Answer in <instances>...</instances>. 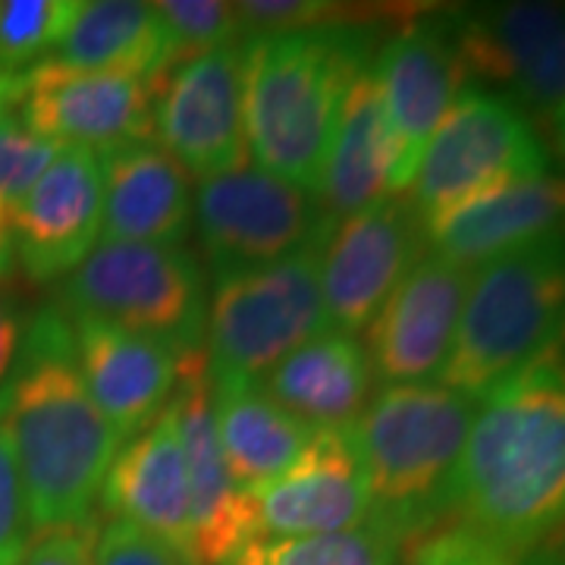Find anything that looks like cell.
<instances>
[{"label":"cell","mask_w":565,"mask_h":565,"mask_svg":"<svg viewBox=\"0 0 565 565\" xmlns=\"http://www.w3.org/2000/svg\"><path fill=\"white\" fill-rule=\"evenodd\" d=\"M76 362L88 396L122 440L161 412L177 386V355L148 337L102 321H73Z\"/></svg>","instance_id":"obj_20"},{"label":"cell","mask_w":565,"mask_h":565,"mask_svg":"<svg viewBox=\"0 0 565 565\" xmlns=\"http://www.w3.org/2000/svg\"><path fill=\"white\" fill-rule=\"evenodd\" d=\"M47 61L82 73H117L154 85L170 63V44L154 3L85 0Z\"/></svg>","instance_id":"obj_26"},{"label":"cell","mask_w":565,"mask_h":565,"mask_svg":"<svg viewBox=\"0 0 565 565\" xmlns=\"http://www.w3.org/2000/svg\"><path fill=\"white\" fill-rule=\"evenodd\" d=\"M192 217L214 280L286 262L327 243L337 223L327 217L315 192L277 180L262 167L202 180Z\"/></svg>","instance_id":"obj_9"},{"label":"cell","mask_w":565,"mask_h":565,"mask_svg":"<svg viewBox=\"0 0 565 565\" xmlns=\"http://www.w3.org/2000/svg\"><path fill=\"white\" fill-rule=\"evenodd\" d=\"M565 343V230L471 270L440 384L484 399Z\"/></svg>","instance_id":"obj_5"},{"label":"cell","mask_w":565,"mask_h":565,"mask_svg":"<svg viewBox=\"0 0 565 565\" xmlns=\"http://www.w3.org/2000/svg\"><path fill=\"white\" fill-rule=\"evenodd\" d=\"M22 98V73L20 76H7L0 73V120L10 117V110L20 104Z\"/></svg>","instance_id":"obj_37"},{"label":"cell","mask_w":565,"mask_h":565,"mask_svg":"<svg viewBox=\"0 0 565 565\" xmlns=\"http://www.w3.org/2000/svg\"><path fill=\"white\" fill-rule=\"evenodd\" d=\"M98 503L195 563L192 490L170 405L114 456Z\"/></svg>","instance_id":"obj_19"},{"label":"cell","mask_w":565,"mask_h":565,"mask_svg":"<svg viewBox=\"0 0 565 565\" xmlns=\"http://www.w3.org/2000/svg\"><path fill=\"white\" fill-rule=\"evenodd\" d=\"M446 13L468 82L490 85L531 120L565 102V3L509 0Z\"/></svg>","instance_id":"obj_10"},{"label":"cell","mask_w":565,"mask_h":565,"mask_svg":"<svg viewBox=\"0 0 565 565\" xmlns=\"http://www.w3.org/2000/svg\"><path fill=\"white\" fill-rule=\"evenodd\" d=\"M471 270L424 252L367 323V362L386 386L440 381L456 343Z\"/></svg>","instance_id":"obj_15"},{"label":"cell","mask_w":565,"mask_h":565,"mask_svg":"<svg viewBox=\"0 0 565 565\" xmlns=\"http://www.w3.org/2000/svg\"><path fill=\"white\" fill-rule=\"evenodd\" d=\"M396 136L374 70L367 66L345 92L315 195L330 221H343L396 195Z\"/></svg>","instance_id":"obj_23"},{"label":"cell","mask_w":565,"mask_h":565,"mask_svg":"<svg viewBox=\"0 0 565 565\" xmlns=\"http://www.w3.org/2000/svg\"><path fill=\"white\" fill-rule=\"evenodd\" d=\"M321 245L286 262L214 280L204 352L211 377H267L299 345L330 330L321 296Z\"/></svg>","instance_id":"obj_8"},{"label":"cell","mask_w":565,"mask_h":565,"mask_svg":"<svg viewBox=\"0 0 565 565\" xmlns=\"http://www.w3.org/2000/svg\"><path fill=\"white\" fill-rule=\"evenodd\" d=\"M258 537L340 534L367 522V481L352 424L315 430L305 452L282 471L245 493Z\"/></svg>","instance_id":"obj_16"},{"label":"cell","mask_w":565,"mask_h":565,"mask_svg":"<svg viewBox=\"0 0 565 565\" xmlns=\"http://www.w3.org/2000/svg\"><path fill=\"white\" fill-rule=\"evenodd\" d=\"M427 252L424 223L405 195H390L333 223L321 248V296L327 321L359 333Z\"/></svg>","instance_id":"obj_13"},{"label":"cell","mask_w":565,"mask_h":565,"mask_svg":"<svg viewBox=\"0 0 565 565\" xmlns=\"http://www.w3.org/2000/svg\"><path fill=\"white\" fill-rule=\"evenodd\" d=\"M20 120L63 148H114L154 136V85L117 73H82L54 61L22 73Z\"/></svg>","instance_id":"obj_14"},{"label":"cell","mask_w":565,"mask_h":565,"mask_svg":"<svg viewBox=\"0 0 565 565\" xmlns=\"http://www.w3.org/2000/svg\"><path fill=\"white\" fill-rule=\"evenodd\" d=\"M32 515L25 505L17 465L0 440V565H17L32 544Z\"/></svg>","instance_id":"obj_33"},{"label":"cell","mask_w":565,"mask_h":565,"mask_svg":"<svg viewBox=\"0 0 565 565\" xmlns=\"http://www.w3.org/2000/svg\"><path fill=\"white\" fill-rule=\"evenodd\" d=\"M177 418L195 522V565H223L239 546L255 541L248 497L236 487L223 459L214 384L207 352L195 349L177 359V386L170 396Z\"/></svg>","instance_id":"obj_17"},{"label":"cell","mask_w":565,"mask_h":565,"mask_svg":"<svg viewBox=\"0 0 565 565\" xmlns=\"http://www.w3.org/2000/svg\"><path fill=\"white\" fill-rule=\"evenodd\" d=\"M377 35L362 22H333L248 39L245 145L264 173L318 192L345 92L371 66Z\"/></svg>","instance_id":"obj_3"},{"label":"cell","mask_w":565,"mask_h":565,"mask_svg":"<svg viewBox=\"0 0 565 565\" xmlns=\"http://www.w3.org/2000/svg\"><path fill=\"white\" fill-rule=\"evenodd\" d=\"M158 17L170 44V63L199 57L211 47H221L226 41L243 39L236 3L223 0H161L154 3Z\"/></svg>","instance_id":"obj_30"},{"label":"cell","mask_w":565,"mask_h":565,"mask_svg":"<svg viewBox=\"0 0 565 565\" xmlns=\"http://www.w3.org/2000/svg\"><path fill=\"white\" fill-rule=\"evenodd\" d=\"M70 321H102L167 345L177 359L204 349L207 292L185 245L98 243L63 282Z\"/></svg>","instance_id":"obj_6"},{"label":"cell","mask_w":565,"mask_h":565,"mask_svg":"<svg viewBox=\"0 0 565 565\" xmlns=\"http://www.w3.org/2000/svg\"><path fill=\"white\" fill-rule=\"evenodd\" d=\"M104 185V243L182 245L192 223V185L154 141L98 151Z\"/></svg>","instance_id":"obj_21"},{"label":"cell","mask_w":565,"mask_h":565,"mask_svg":"<svg viewBox=\"0 0 565 565\" xmlns=\"http://www.w3.org/2000/svg\"><path fill=\"white\" fill-rule=\"evenodd\" d=\"M25 323H29V318L22 315L20 299L7 286H0V390H3V384L13 374V367H17Z\"/></svg>","instance_id":"obj_35"},{"label":"cell","mask_w":565,"mask_h":565,"mask_svg":"<svg viewBox=\"0 0 565 565\" xmlns=\"http://www.w3.org/2000/svg\"><path fill=\"white\" fill-rule=\"evenodd\" d=\"M104 185L98 151L61 148L10 217V248L32 280L73 274L102 239Z\"/></svg>","instance_id":"obj_18"},{"label":"cell","mask_w":565,"mask_h":565,"mask_svg":"<svg viewBox=\"0 0 565 565\" xmlns=\"http://www.w3.org/2000/svg\"><path fill=\"white\" fill-rule=\"evenodd\" d=\"M371 362L359 340L323 330L289 352L267 377L264 393L311 430L345 427L362 415L371 396Z\"/></svg>","instance_id":"obj_24"},{"label":"cell","mask_w":565,"mask_h":565,"mask_svg":"<svg viewBox=\"0 0 565 565\" xmlns=\"http://www.w3.org/2000/svg\"><path fill=\"white\" fill-rule=\"evenodd\" d=\"M565 230V177H537V180L505 185L493 195L462 204L452 214L424 226L427 252L465 270L500 258L519 245L544 239Z\"/></svg>","instance_id":"obj_22"},{"label":"cell","mask_w":565,"mask_h":565,"mask_svg":"<svg viewBox=\"0 0 565 565\" xmlns=\"http://www.w3.org/2000/svg\"><path fill=\"white\" fill-rule=\"evenodd\" d=\"M546 173L550 148L534 120L522 107L471 85L427 141L405 199L427 226L462 204Z\"/></svg>","instance_id":"obj_7"},{"label":"cell","mask_w":565,"mask_h":565,"mask_svg":"<svg viewBox=\"0 0 565 565\" xmlns=\"http://www.w3.org/2000/svg\"><path fill=\"white\" fill-rule=\"evenodd\" d=\"M449 503L509 546L531 553L565 505V343L481 399Z\"/></svg>","instance_id":"obj_2"},{"label":"cell","mask_w":565,"mask_h":565,"mask_svg":"<svg viewBox=\"0 0 565 565\" xmlns=\"http://www.w3.org/2000/svg\"><path fill=\"white\" fill-rule=\"evenodd\" d=\"M546 132H550V141H553V151H556V158L563 161L565 167V102L546 117Z\"/></svg>","instance_id":"obj_38"},{"label":"cell","mask_w":565,"mask_h":565,"mask_svg":"<svg viewBox=\"0 0 565 565\" xmlns=\"http://www.w3.org/2000/svg\"><path fill=\"white\" fill-rule=\"evenodd\" d=\"M481 403L444 384L386 386L352 437L367 481V522L396 546L449 515V490Z\"/></svg>","instance_id":"obj_4"},{"label":"cell","mask_w":565,"mask_h":565,"mask_svg":"<svg viewBox=\"0 0 565 565\" xmlns=\"http://www.w3.org/2000/svg\"><path fill=\"white\" fill-rule=\"evenodd\" d=\"M522 565H565V534H546Z\"/></svg>","instance_id":"obj_36"},{"label":"cell","mask_w":565,"mask_h":565,"mask_svg":"<svg viewBox=\"0 0 565 565\" xmlns=\"http://www.w3.org/2000/svg\"><path fill=\"white\" fill-rule=\"evenodd\" d=\"M79 13V0H0V73L47 61Z\"/></svg>","instance_id":"obj_28"},{"label":"cell","mask_w":565,"mask_h":565,"mask_svg":"<svg viewBox=\"0 0 565 565\" xmlns=\"http://www.w3.org/2000/svg\"><path fill=\"white\" fill-rule=\"evenodd\" d=\"M0 440L35 531L92 525L120 437L85 390L61 305H44L25 323L17 367L0 390Z\"/></svg>","instance_id":"obj_1"},{"label":"cell","mask_w":565,"mask_h":565,"mask_svg":"<svg viewBox=\"0 0 565 565\" xmlns=\"http://www.w3.org/2000/svg\"><path fill=\"white\" fill-rule=\"evenodd\" d=\"M550 534H565V505H563V515H559V522L553 525V531Z\"/></svg>","instance_id":"obj_40"},{"label":"cell","mask_w":565,"mask_h":565,"mask_svg":"<svg viewBox=\"0 0 565 565\" xmlns=\"http://www.w3.org/2000/svg\"><path fill=\"white\" fill-rule=\"evenodd\" d=\"M223 565H403L399 546L374 527L315 537H258Z\"/></svg>","instance_id":"obj_27"},{"label":"cell","mask_w":565,"mask_h":565,"mask_svg":"<svg viewBox=\"0 0 565 565\" xmlns=\"http://www.w3.org/2000/svg\"><path fill=\"white\" fill-rule=\"evenodd\" d=\"M61 148L57 141L35 136L20 117L0 120V226H10L17 204L41 180Z\"/></svg>","instance_id":"obj_31"},{"label":"cell","mask_w":565,"mask_h":565,"mask_svg":"<svg viewBox=\"0 0 565 565\" xmlns=\"http://www.w3.org/2000/svg\"><path fill=\"white\" fill-rule=\"evenodd\" d=\"M214 415L223 459L243 493L280 478L315 437V430L274 403L258 381H214Z\"/></svg>","instance_id":"obj_25"},{"label":"cell","mask_w":565,"mask_h":565,"mask_svg":"<svg viewBox=\"0 0 565 565\" xmlns=\"http://www.w3.org/2000/svg\"><path fill=\"white\" fill-rule=\"evenodd\" d=\"M245 47L248 39L226 41L154 79V132L161 148L199 180L239 170L248 161Z\"/></svg>","instance_id":"obj_11"},{"label":"cell","mask_w":565,"mask_h":565,"mask_svg":"<svg viewBox=\"0 0 565 565\" xmlns=\"http://www.w3.org/2000/svg\"><path fill=\"white\" fill-rule=\"evenodd\" d=\"M95 527H57L39 531L17 565H92Z\"/></svg>","instance_id":"obj_34"},{"label":"cell","mask_w":565,"mask_h":565,"mask_svg":"<svg viewBox=\"0 0 565 565\" xmlns=\"http://www.w3.org/2000/svg\"><path fill=\"white\" fill-rule=\"evenodd\" d=\"M13 262V248H10V236H7V226H0V280L7 277Z\"/></svg>","instance_id":"obj_39"},{"label":"cell","mask_w":565,"mask_h":565,"mask_svg":"<svg viewBox=\"0 0 565 565\" xmlns=\"http://www.w3.org/2000/svg\"><path fill=\"white\" fill-rule=\"evenodd\" d=\"M405 565H522L525 553L449 512L399 546Z\"/></svg>","instance_id":"obj_29"},{"label":"cell","mask_w":565,"mask_h":565,"mask_svg":"<svg viewBox=\"0 0 565 565\" xmlns=\"http://www.w3.org/2000/svg\"><path fill=\"white\" fill-rule=\"evenodd\" d=\"M92 565H195L189 563L173 546L145 534L129 522H110L95 531Z\"/></svg>","instance_id":"obj_32"},{"label":"cell","mask_w":565,"mask_h":565,"mask_svg":"<svg viewBox=\"0 0 565 565\" xmlns=\"http://www.w3.org/2000/svg\"><path fill=\"white\" fill-rule=\"evenodd\" d=\"M371 70L399 148L396 195H403L430 136L440 129L465 88H471L449 29V13L408 10L384 39Z\"/></svg>","instance_id":"obj_12"}]
</instances>
